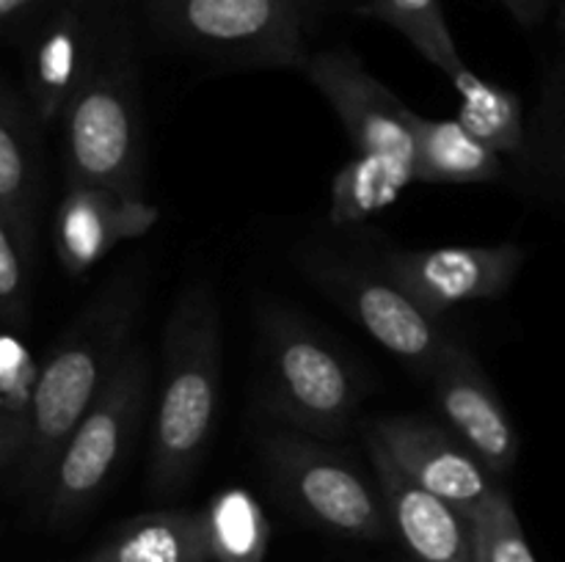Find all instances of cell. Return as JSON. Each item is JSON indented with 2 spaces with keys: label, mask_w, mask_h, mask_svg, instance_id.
<instances>
[{
  "label": "cell",
  "mask_w": 565,
  "mask_h": 562,
  "mask_svg": "<svg viewBox=\"0 0 565 562\" xmlns=\"http://www.w3.org/2000/svg\"><path fill=\"white\" fill-rule=\"evenodd\" d=\"M127 14H132V0H55L50 6L22 47L25 94L44 127L61 119Z\"/></svg>",
  "instance_id": "ba28073f"
},
{
  "label": "cell",
  "mask_w": 565,
  "mask_h": 562,
  "mask_svg": "<svg viewBox=\"0 0 565 562\" xmlns=\"http://www.w3.org/2000/svg\"><path fill=\"white\" fill-rule=\"evenodd\" d=\"M375 483L381 485L392 527L417 562H475V521L456 505L408 477L379 435L367 430Z\"/></svg>",
  "instance_id": "9a60e30c"
},
{
  "label": "cell",
  "mask_w": 565,
  "mask_h": 562,
  "mask_svg": "<svg viewBox=\"0 0 565 562\" xmlns=\"http://www.w3.org/2000/svg\"><path fill=\"white\" fill-rule=\"evenodd\" d=\"M86 562H215L204 510H154L108 534Z\"/></svg>",
  "instance_id": "e0dca14e"
},
{
  "label": "cell",
  "mask_w": 565,
  "mask_h": 562,
  "mask_svg": "<svg viewBox=\"0 0 565 562\" xmlns=\"http://www.w3.org/2000/svg\"><path fill=\"white\" fill-rule=\"evenodd\" d=\"M370 433L379 435L390 455L401 463L408 477L417 479L430 494L456 505L469 518L497 494L502 479L452 433L447 424L417 413H395L370 422Z\"/></svg>",
  "instance_id": "7c38bea8"
},
{
  "label": "cell",
  "mask_w": 565,
  "mask_h": 562,
  "mask_svg": "<svg viewBox=\"0 0 565 562\" xmlns=\"http://www.w3.org/2000/svg\"><path fill=\"white\" fill-rule=\"evenodd\" d=\"M458 91L456 119L497 154H516L524 147V105L516 91L483 80L469 66L450 77Z\"/></svg>",
  "instance_id": "44dd1931"
},
{
  "label": "cell",
  "mask_w": 565,
  "mask_h": 562,
  "mask_svg": "<svg viewBox=\"0 0 565 562\" xmlns=\"http://www.w3.org/2000/svg\"><path fill=\"white\" fill-rule=\"evenodd\" d=\"M417 182V165L384 154L356 152L331 182V224L353 226L373 218Z\"/></svg>",
  "instance_id": "ffe728a7"
},
{
  "label": "cell",
  "mask_w": 565,
  "mask_h": 562,
  "mask_svg": "<svg viewBox=\"0 0 565 562\" xmlns=\"http://www.w3.org/2000/svg\"><path fill=\"white\" fill-rule=\"evenodd\" d=\"M221 397V314L213 290L193 281L163 331V378L149 444L147 485L174 496L191 483L213 439Z\"/></svg>",
  "instance_id": "7a4b0ae2"
},
{
  "label": "cell",
  "mask_w": 565,
  "mask_h": 562,
  "mask_svg": "<svg viewBox=\"0 0 565 562\" xmlns=\"http://www.w3.org/2000/svg\"><path fill=\"white\" fill-rule=\"evenodd\" d=\"M522 28H539L552 9V0H497Z\"/></svg>",
  "instance_id": "484cf974"
},
{
  "label": "cell",
  "mask_w": 565,
  "mask_h": 562,
  "mask_svg": "<svg viewBox=\"0 0 565 562\" xmlns=\"http://www.w3.org/2000/svg\"><path fill=\"white\" fill-rule=\"evenodd\" d=\"M303 72L340 116L356 152L384 154L417 165V110L370 75L359 55L348 50H323L309 55Z\"/></svg>",
  "instance_id": "8fae6325"
},
{
  "label": "cell",
  "mask_w": 565,
  "mask_h": 562,
  "mask_svg": "<svg viewBox=\"0 0 565 562\" xmlns=\"http://www.w3.org/2000/svg\"><path fill=\"white\" fill-rule=\"evenodd\" d=\"M147 395L149 358L141 347H130L103 395L75 424L61 450L42 499L47 527H72L108 490L127 452L136 444Z\"/></svg>",
  "instance_id": "5b68a950"
},
{
  "label": "cell",
  "mask_w": 565,
  "mask_h": 562,
  "mask_svg": "<svg viewBox=\"0 0 565 562\" xmlns=\"http://www.w3.org/2000/svg\"><path fill=\"white\" fill-rule=\"evenodd\" d=\"M160 207L143 193L105 185H66L53 220V251L66 275H83L119 242L143 237Z\"/></svg>",
  "instance_id": "5bb4252c"
},
{
  "label": "cell",
  "mask_w": 565,
  "mask_h": 562,
  "mask_svg": "<svg viewBox=\"0 0 565 562\" xmlns=\"http://www.w3.org/2000/svg\"><path fill=\"white\" fill-rule=\"evenodd\" d=\"M524 259L527 257L519 242L445 246L423 248V251H392L381 262V270L428 317L439 320L461 303L505 295Z\"/></svg>",
  "instance_id": "30bf717a"
},
{
  "label": "cell",
  "mask_w": 565,
  "mask_h": 562,
  "mask_svg": "<svg viewBox=\"0 0 565 562\" xmlns=\"http://www.w3.org/2000/svg\"><path fill=\"white\" fill-rule=\"evenodd\" d=\"M44 130L25 88L0 86V226L39 248L36 220L44 191Z\"/></svg>",
  "instance_id": "2e32d148"
},
{
  "label": "cell",
  "mask_w": 565,
  "mask_h": 562,
  "mask_svg": "<svg viewBox=\"0 0 565 562\" xmlns=\"http://www.w3.org/2000/svg\"><path fill=\"white\" fill-rule=\"evenodd\" d=\"M557 28H561V36H563V47H565V3L557 11Z\"/></svg>",
  "instance_id": "4316f807"
},
{
  "label": "cell",
  "mask_w": 565,
  "mask_h": 562,
  "mask_svg": "<svg viewBox=\"0 0 565 562\" xmlns=\"http://www.w3.org/2000/svg\"><path fill=\"white\" fill-rule=\"evenodd\" d=\"M36 364L25 336L6 328L0 336V472L9 483L20 474L36 424Z\"/></svg>",
  "instance_id": "ac0fdd59"
},
{
  "label": "cell",
  "mask_w": 565,
  "mask_h": 562,
  "mask_svg": "<svg viewBox=\"0 0 565 562\" xmlns=\"http://www.w3.org/2000/svg\"><path fill=\"white\" fill-rule=\"evenodd\" d=\"M257 323V397L290 430L334 441L351 433L364 386L345 356L292 309L263 298Z\"/></svg>",
  "instance_id": "3957f363"
},
{
  "label": "cell",
  "mask_w": 565,
  "mask_h": 562,
  "mask_svg": "<svg viewBox=\"0 0 565 562\" xmlns=\"http://www.w3.org/2000/svg\"><path fill=\"white\" fill-rule=\"evenodd\" d=\"M434 402L447 428L497 474L505 477L519 457V433L500 395L472 353L447 339L436 361Z\"/></svg>",
  "instance_id": "4fadbf2b"
},
{
  "label": "cell",
  "mask_w": 565,
  "mask_h": 562,
  "mask_svg": "<svg viewBox=\"0 0 565 562\" xmlns=\"http://www.w3.org/2000/svg\"><path fill=\"white\" fill-rule=\"evenodd\" d=\"M160 36L243 66L307 64L303 0H143Z\"/></svg>",
  "instance_id": "52a82bcc"
},
{
  "label": "cell",
  "mask_w": 565,
  "mask_h": 562,
  "mask_svg": "<svg viewBox=\"0 0 565 562\" xmlns=\"http://www.w3.org/2000/svg\"><path fill=\"white\" fill-rule=\"evenodd\" d=\"M475 521V562H539L527 543L505 485L478 510Z\"/></svg>",
  "instance_id": "cb8c5ba5"
},
{
  "label": "cell",
  "mask_w": 565,
  "mask_h": 562,
  "mask_svg": "<svg viewBox=\"0 0 565 562\" xmlns=\"http://www.w3.org/2000/svg\"><path fill=\"white\" fill-rule=\"evenodd\" d=\"M204 516L215 562H265L270 538L268 518L246 488L215 494Z\"/></svg>",
  "instance_id": "603a6c76"
},
{
  "label": "cell",
  "mask_w": 565,
  "mask_h": 562,
  "mask_svg": "<svg viewBox=\"0 0 565 562\" xmlns=\"http://www.w3.org/2000/svg\"><path fill=\"white\" fill-rule=\"evenodd\" d=\"M66 185H105L143 193L141 55L136 20L127 14L75 97L61 114Z\"/></svg>",
  "instance_id": "277c9868"
},
{
  "label": "cell",
  "mask_w": 565,
  "mask_h": 562,
  "mask_svg": "<svg viewBox=\"0 0 565 562\" xmlns=\"http://www.w3.org/2000/svg\"><path fill=\"white\" fill-rule=\"evenodd\" d=\"M359 11L403 33L408 44L447 77L467 66L447 25L441 0H364Z\"/></svg>",
  "instance_id": "7402d4cb"
},
{
  "label": "cell",
  "mask_w": 565,
  "mask_h": 562,
  "mask_svg": "<svg viewBox=\"0 0 565 562\" xmlns=\"http://www.w3.org/2000/svg\"><path fill=\"white\" fill-rule=\"evenodd\" d=\"M417 132V182L472 185L505 174L494 149L480 143L458 119H428L414 114Z\"/></svg>",
  "instance_id": "d6986e66"
},
{
  "label": "cell",
  "mask_w": 565,
  "mask_h": 562,
  "mask_svg": "<svg viewBox=\"0 0 565 562\" xmlns=\"http://www.w3.org/2000/svg\"><path fill=\"white\" fill-rule=\"evenodd\" d=\"M259 457L276 494L318 527L356 540H386L395 529L381 485L326 439L281 430L259 441Z\"/></svg>",
  "instance_id": "8992f818"
},
{
  "label": "cell",
  "mask_w": 565,
  "mask_h": 562,
  "mask_svg": "<svg viewBox=\"0 0 565 562\" xmlns=\"http://www.w3.org/2000/svg\"><path fill=\"white\" fill-rule=\"evenodd\" d=\"M303 270L318 290L340 303L381 347L412 372L430 380L447 336L386 273H373L337 257H309Z\"/></svg>",
  "instance_id": "9c48e42d"
},
{
  "label": "cell",
  "mask_w": 565,
  "mask_h": 562,
  "mask_svg": "<svg viewBox=\"0 0 565 562\" xmlns=\"http://www.w3.org/2000/svg\"><path fill=\"white\" fill-rule=\"evenodd\" d=\"M143 298L147 270L138 262L127 264L88 298L61 339L50 347L39 372L31 450L11 483L20 494L44 499L72 430L103 395L125 353L130 350L127 345L143 309Z\"/></svg>",
  "instance_id": "6da1fadb"
},
{
  "label": "cell",
  "mask_w": 565,
  "mask_h": 562,
  "mask_svg": "<svg viewBox=\"0 0 565 562\" xmlns=\"http://www.w3.org/2000/svg\"><path fill=\"white\" fill-rule=\"evenodd\" d=\"M36 248L17 240L0 226V320L6 328L22 331L31 317V290Z\"/></svg>",
  "instance_id": "d4e9b609"
}]
</instances>
